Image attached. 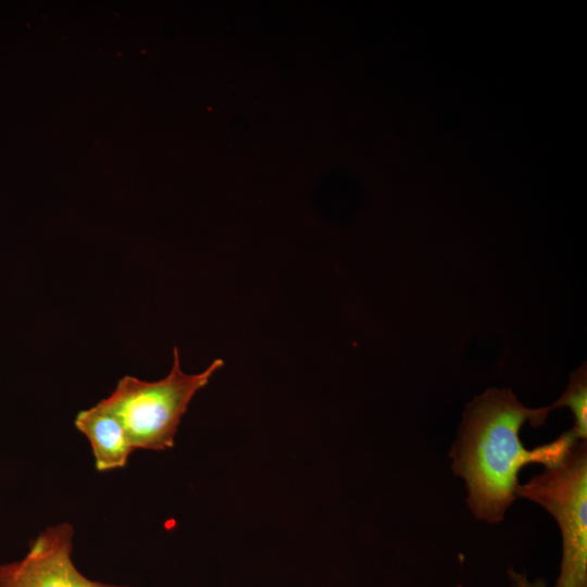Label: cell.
<instances>
[{
	"label": "cell",
	"mask_w": 587,
	"mask_h": 587,
	"mask_svg": "<svg viewBox=\"0 0 587 587\" xmlns=\"http://www.w3.org/2000/svg\"><path fill=\"white\" fill-rule=\"evenodd\" d=\"M552 410L526 408L510 388L487 389L466 405L449 457L452 472L465 482L466 503L477 520L503 521L516 499L521 469L529 463L552 467L577 441L569 429L550 442L524 447L520 439L524 423L542 426Z\"/></svg>",
	"instance_id": "1"
},
{
	"label": "cell",
	"mask_w": 587,
	"mask_h": 587,
	"mask_svg": "<svg viewBox=\"0 0 587 587\" xmlns=\"http://www.w3.org/2000/svg\"><path fill=\"white\" fill-rule=\"evenodd\" d=\"M223 365L222 359H215L201 373L186 374L178 348L174 347L167 376L147 382L125 375L111 395L97 404L121 423L135 450L164 451L174 447L180 420L191 399Z\"/></svg>",
	"instance_id": "2"
},
{
	"label": "cell",
	"mask_w": 587,
	"mask_h": 587,
	"mask_svg": "<svg viewBox=\"0 0 587 587\" xmlns=\"http://www.w3.org/2000/svg\"><path fill=\"white\" fill-rule=\"evenodd\" d=\"M515 495L544 507L560 527L562 560L553 587H587V442L577 440L559 464L520 484Z\"/></svg>",
	"instance_id": "3"
},
{
	"label": "cell",
	"mask_w": 587,
	"mask_h": 587,
	"mask_svg": "<svg viewBox=\"0 0 587 587\" xmlns=\"http://www.w3.org/2000/svg\"><path fill=\"white\" fill-rule=\"evenodd\" d=\"M74 528L63 522L30 540L23 559L0 565V587H132L92 580L72 561Z\"/></svg>",
	"instance_id": "4"
},
{
	"label": "cell",
	"mask_w": 587,
	"mask_h": 587,
	"mask_svg": "<svg viewBox=\"0 0 587 587\" xmlns=\"http://www.w3.org/2000/svg\"><path fill=\"white\" fill-rule=\"evenodd\" d=\"M74 425L89 440L97 471L107 472L127 464L135 449L121 423L111 413L96 404L79 411Z\"/></svg>",
	"instance_id": "5"
},
{
	"label": "cell",
	"mask_w": 587,
	"mask_h": 587,
	"mask_svg": "<svg viewBox=\"0 0 587 587\" xmlns=\"http://www.w3.org/2000/svg\"><path fill=\"white\" fill-rule=\"evenodd\" d=\"M552 409L567 407L571 409L575 422L571 429L576 440L586 441L587 438V372L586 363L571 375L570 383L562 396L552 404Z\"/></svg>",
	"instance_id": "6"
},
{
	"label": "cell",
	"mask_w": 587,
	"mask_h": 587,
	"mask_svg": "<svg viewBox=\"0 0 587 587\" xmlns=\"http://www.w3.org/2000/svg\"><path fill=\"white\" fill-rule=\"evenodd\" d=\"M508 577L511 583V587H548L542 578L529 580L525 573H520L512 566L508 569Z\"/></svg>",
	"instance_id": "7"
}]
</instances>
